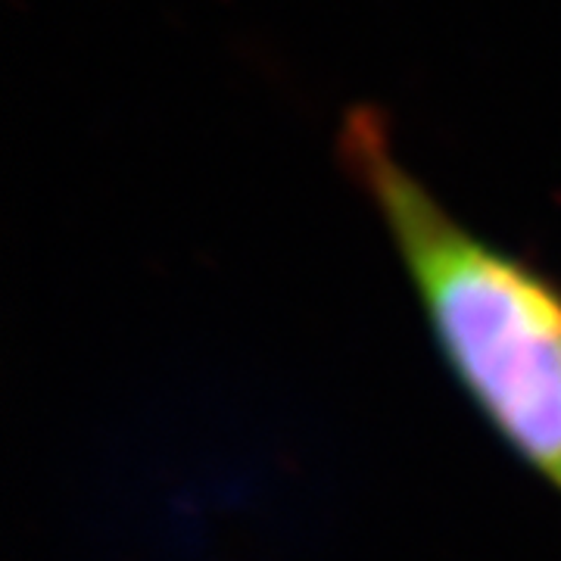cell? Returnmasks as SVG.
Instances as JSON below:
<instances>
[{
    "instance_id": "1",
    "label": "cell",
    "mask_w": 561,
    "mask_h": 561,
    "mask_svg": "<svg viewBox=\"0 0 561 561\" xmlns=\"http://www.w3.org/2000/svg\"><path fill=\"white\" fill-rule=\"evenodd\" d=\"M337 157L378 209L465 397L561 493V284L456 219L397 157L378 106L343 116Z\"/></svg>"
}]
</instances>
